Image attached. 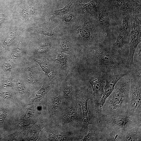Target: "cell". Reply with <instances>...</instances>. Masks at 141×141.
Segmentation results:
<instances>
[{"instance_id": "obj_1", "label": "cell", "mask_w": 141, "mask_h": 141, "mask_svg": "<svg viewBox=\"0 0 141 141\" xmlns=\"http://www.w3.org/2000/svg\"><path fill=\"white\" fill-rule=\"evenodd\" d=\"M89 49L88 56L95 67L96 72L103 75L130 73L133 68L128 57L114 51L110 45L103 41Z\"/></svg>"}, {"instance_id": "obj_2", "label": "cell", "mask_w": 141, "mask_h": 141, "mask_svg": "<svg viewBox=\"0 0 141 141\" xmlns=\"http://www.w3.org/2000/svg\"><path fill=\"white\" fill-rule=\"evenodd\" d=\"M140 125L141 119L130 116L126 114L102 113L98 122L94 124L100 132L102 141H115V136L120 131Z\"/></svg>"}, {"instance_id": "obj_3", "label": "cell", "mask_w": 141, "mask_h": 141, "mask_svg": "<svg viewBox=\"0 0 141 141\" xmlns=\"http://www.w3.org/2000/svg\"><path fill=\"white\" fill-rule=\"evenodd\" d=\"M131 77L130 73L122 78L117 82L113 91L106 99L102 113L127 114Z\"/></svg>"}, {"instance_id": "obj_4", "label": "cell", "mask_w": 141, "mask_h": 141, "mask_svg": "<svg viewBox=\"0 0 141 141\" xmlns=\"http://www.w3.org/2000/svg\"><path fill=\"white\" fill-rule=\"evenodd\" d=\"M95 16L103 34L104 41L110 43L118 30L116 12L107 1L98 3Z\"/></svg>"}, {"instance_id": "obj_5", "label": "cell", "mask_w": 141, "mask_h": 141, "mask_svg": "<svg viewBox=\"0 0 141 141\" xmlns=\"http://www.w3.org/2000/svg\"><path fill=\"white\" fill-rule=\"evenodd\" d=\"M131 75L127 114L130 116L141 119V72L133 71Z\"/></svg>"}, {"instance_id": "obj_6", "label": "cell", "mask_w": 141, "mask_h": 141, "mask_svg": "<svg viewBox=\"0 0 141 141\" xmlns=\"http://www.w3.org/2000/svg\"><path fill=\"white\" fill-rule=\"evenodd\" d=\"M89 83L93 92L91 99L92 100L93 116L94 119L97 120L102 114L100 104L104 93L105 81L103 75L95 72L94 75L89 79Z\"/></svg>"}, {"instance_id": "obj_7", "label": "cell", "mask_w": 141, "mask_h": 141, "mask_svg": "<svg viewBox=\"0 0 141 141\" xmlns=\"http://www.w3.org/2000/svg\"><path fill=\"white\" fill-rule=\"evenodd\" d=\"M141 13L132 12L131 15L129 61L130 65L132 67H135L133 60L135 51L141 41Z\"/></svg>"}, {"instance_id": "obj_8", "label": "cell", "mask_w": 141, "mask_h": 141, "mask_svg": "<svg viewBox=\"0 0 141 141\" xmlns=\"http://www.w3.org/2000/svg\"><path fill=\"white\" fill-rule=\"evenodd\" d=\"M130 36L118 29L113 40L109 44L114 51L129 57Z\"/></svg>"}, {"instance_id": "obj_9", "label": "cell", "mask_w": 141, "mask_h": 141, "mask_svg": "<svg viewBox=\"0 0 141 141\" xmlns=\"http://www.w3.org/2000/svg\"><path fill=\"white\" fill-rule=\"evenodd\" d=\"M117 13L129 11L141 13L140 2L133 0H107Z\"/></svg>"}, {"instance_id": "obj_10", "label": "cell", "mask_w": 141, "mask_h": 141, "mask_svg": "<svg viewBox=\"0 0 141 141\" xmlns=\"http://www.w3.org/2000/svg\"><path fill=\"white\" fill-rule=\"evenodd\" d=\"M114 138L115 141H141V125L122 130Z\"/></svg>"}, {"instance_id": "obj_11", "label": "cell", "mask_w": 141, "mask_h": 141, "mask_svg": "<svg viewBox=\"0 0 141 141\" xmlns=\"http://www.w3.org/2000/svg\"><path fill=\"white\" fill-rule=\"evenodd\" d=\"M130 74V73L103 75L105 81V85L104 88V94L101 99L100 102V108L101 110L106 99L112 92L117 82L122 78Z\"/></svg>"}, {"instance_id": "obj_12", "label": "cell", "mask_w": 141, "mask_h": 141, "mask_svg": "<svg viewBox=\"0 0 141 141\" xmlns=\"http://www.w3.org/2000/svg\"><path fill=\"white\" fill-rule=\"evenodd\" d=\"M132 12L126 11L117 14L118 29L129 36L131 30V17Z\"/></svg>"}, {"instance_id": "obj_13", "label": "cell", "mask_w": 141, "mask_h": 141, "mask_svg": "<svg viewBox=\"0 0 141 141\" xmlns=\"http://www.w3.org/2000/svg\"><path fill=\"white\" fill-rule=\"evenodd\" d=\"M87 92H85L83 93L81 102L83 119L81 130L85 133L89 130V125L95 124L90 122L89 120L88 102L89 100L91 99V97L89 94Z\"/></svg>"}, {"instance_id": "obj_14", "label": "cell", "mask_w": 141, "mask_h": 141, "mask_svg": "<svg viewBox=\"0 0 141 141\" xmlns=\"http://www.w3.org/2000/svg\"><path fill=\"white\" fill-rule=\"evenodd\" d=\"M98 3V0H92L85 4L80 3L78 6L76 11L78 14H86L95 15Z\"/></svg>"}, {"instance_id": "obj_15", "label": "cell", "mask_w": 141, "mask_h": 141, "mask_svg": "<svg viewBox=\"0 0 141 141\" xmlns=\"http://www.w3.org/2000/svg\"><path fill=\"white\" fill-rule=\"evenodd\" d=\"M39 65L43 70L50 80L54 76V71L51 65L49 63L45 61L37 59L32 58Z\"/></svg>"}, {"instance_id": "obj_16", "label": "cell", "mask_w": 141, "mask_h": 141, "mask_svg": "<svg viewBox=\"0 0 141 141\" xmlns=\"http://www.w3.org/2000/svg\"><path fill=\"white\" fill-rule=\"evenodd\" d=\"M141 43L137 47L133 56V62L136 68L141 70Z\"/></svg>"}, {"instance_id": "obj_17", "label": "cell", "mask_w": 141, "mask_h": 141, "mask_svg": "<svg viewBox=\"0 0 141 141\" xmlns=\"http://www.w3.org/2000/svg\"><path fill=\"white\" fill-rule=\"evenodd\" d=\"M75 1V0H72L63 8L57 10L51 11L52 16L55 17L67 13L72 9Z\"/></svg>"}, {"instance_id": "obj_18", "label": "cell", "mask_w": 141, "mask_h": 141, "mask_svg": "<svg viewBox=\"0 0 141 141\" xmlns=\"http://www.w3.org/2000/svg\"><path fill=\"white\" fill-rule=\"evenodd\" d=\"M69 58L68 55L61 53L58 55L56 60L60 62L59 64H61L62 67L66 69L68 68Z\"/></svg>"}, {"instance_id": "obj_19", "label": "cell", "mask_w": 141, "mask_h": 141, "mask_svg": "<svg viewBox=\"0 0 141 141\" xmlns=\"http://www.w3.org/2000/svg\"><path fill=\"white\" fill-rule=\"evenodd\" d=\"M51 47V44L49 43H46L42 45L37 50V52L38 53H42L48 51Z\"/></svg>"}, {"instance_id": "obj_20", "label": "cell", "mask_w": 141, "mask_h": 141, "mask_svg": "<svg viewBox=\"0 0 141 141\" xmlns=\"http://www.w3.org/2000/svg\"><path fill=\"white\" fill-rule=\"evenodd\" d=\"M60 46L62 50L64 51H68L70 48V44L67 39L64 40L61 42Z\"/></svg>"}, {"instance_id": "obj_21", "label": "cell", "mask_w": 141, "mask_h": 141, "mask_svg": "<svg viewBox=\"0 0 141 141\" xmlns=\"http://www.w3.org/2000/svg\"><path fill=\"white\" fill-rule=\"evenodd\" d=\"M52 140L55 141H63L64 140V138L61 134L55 132L52 133Z\"/></svg>"}, {"instance_id": "obj_22", "label": "cell", "mask_w": 141, "mask_h": 141, "mask_svg": "<svg viewBox=\"0 0 141 141\" xmlns=\"http://www.w3.org/2000/svg\"><path fill=\"white\" fill-rule=\"evenodd\" d=\"M26 73L29 81L30 82L33 81V74L32 71L30 68H27Z\"/></svg>"}, {"instance_id": "obj_23", "label": "cell", "mask_w": 141, "mask_h": 141, "mask_svg": "<svg viewBox=\"0 0 141 141\" xmlns=\"http://www.w3.org/2000/svg\"><path fill=\"white\" fill-rule=\"evenodd\" d=\"M73 93L72 89L68 86L66 87L63 91L64 96L66 97L70 96Z\"/></svg>"}, {"instance_id": "obj_24", "label": "cell", "mask_w": 141, "mask_h": 141, "mask_svg": "<svg viewBox=\"0 0 141 141\" xmlns=\"http://www.w3.org/2000/svg\"><path fill=\"white\" fill-rule=\"evenodd\" d=\"M20 51L18 49H16L13 51L10 56L11 59H15L17 58L20 54Z\"/></svg>"}, {"instance_id": "obj_25", "label": "cell", "mask_w": 141, "mask_h": 141, "mask_svg": "<svg viewBox=\"0 0 141 141\" xmlns=\"http://www.w3.org/2000/svg\"><path fill=\"white\" fill-rule=\"evenodd\" d=\"M60 103V98L58 96L54 98L52 102V105L54 108H56L58 106Z\"/></svg>"}, {"instance_id": "obj_26", "label": "cell", "mask_w": 141, "mask_h": 141, "mask_svg": "<svg viewBox=\"0 0 141 141\" xmlns=\"http://www.w3.org/2000/svg\"><path fill=\"white\" fill-rule=\"evenodd\" d=\"M17 87L19 90L21 92L24 91L25 90V87L24 85L20 81L17 82Z\"/></svg>"}, {"instance_id": "obj_27", "label": "cell", "mask_w": 141, "mask_h": 141, "mask_svg": "<svg viewBox=\"0 0 141 141\" xmlns=\"http://www.w3.org/2000/svg\"><path fill=\"white\" fill-rule=\"evenodd\" d=\"M3 68L6 70L9 71L11 69V65L8 62L5 63L3 66Z\"/></svg>"}, {"instance_id": "obj_28", "label": "cell", "mask_w": 141, "mask_h": 141, "mask_svg": "<svg viewBox=\"0 0 141 141\" xmlns=\"http://www.w3.org/2000/svg\"><path fill=\"white\" fill-rule=\"evenodd\" d=\"M45 92V90L44 88H41L37 92V95L39 97H41L43 95Z\"/></svg>"}, {"instance_id": "obj_29", "label": "cell", "mask_w": 141, "mask_h": 141, "mask_svg": "<svg viewBox=\"0 0 141 141\" xmlns=\"http://www.w3.org/2000/svg\"><path fill=\"white\" fill-rule=\"evenodd\" d=\"M1 95L5 98H9L11 96V95L8 93H3L1 94Z\"/></svg>"}, {"instance_id": "obj_30", "label": "cell", "mask_w": 141, "mask_h": 141, "mask_svg": "<svg viewBox=\"0 0 141 141\" xmlns=\"http://www.w3.org/2000/svg\"><path fill=\"white\" fill-rule=\"evenodd\" d=\"M12 85V83L10 81H8L5 83L4 86L6 87H11Z\"/></svg>"}, {"instance_id": "obj_31", "label": "cell", "mask_w": 141, "mask_h": 141, "mask_svg": "<svg viewBox=\"0 0 141 141\" xmlns=\"http://www.w3.org/2000/svg\"><path fill=\"white\" fill-rule=\"evenodd\" d=\"M66 16L63 19V20L66 22H68L70 21L72 18V16L70 15H68Z\"/></svg>"}, {"instance_id": "obj_32", "label": "cell", "mask_w": 141, "mask_h": 141, "mask_svg": "<svg viewBox=\"0 0 141 141\" xmlns=\"http://www.w3.org/2000/svg\"><path fill=\"white\" fill-rule=\"evenodd\" d=\"M4 118V116L2 113H0V122L2 121Z\"/></svg>"}, {"instance_id": "obj_33", "label": "cell", "mask_w": 141, "mask_h": 141, "mask_svg": "<svg viewBox=\"0 0 141 141\" xmlns=\"http://www.w3.org/2000/svg\"><path fill=\"white\" fill-rule=\"evenodd\" d=\"M84 0H80V3H81L83 2V1Z\"/></svg>"}]
</instances>
